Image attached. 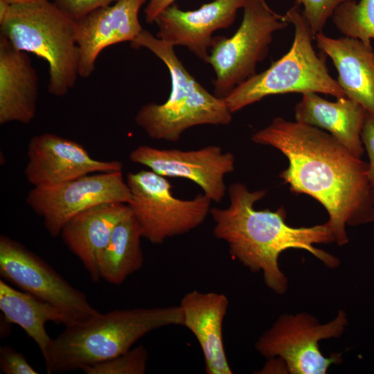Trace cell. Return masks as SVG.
I'll return each mask as SVG.
<instances>
[{
    "label": "cell",
    "mask_w": 374,
    "mask_h": 374,
    "mask_svg": "<svg viewBox=\"0 0 374 374\" xmlns=\"http://www.w3.org/2000/svg\"><path fill=\"white\" fill-rule=\"evenodd\" d=\"M251 140L272 146L287 157L289 166L279 177L292 192L308 195L323 206L339 245L348 242L347 225L374 222L368 163L330 134L277 117L254 133Z\"/></svg>",
    "instance_id": "cell-1"
},
{
    "label": "cell",
    "mask_w": 374,
    "mask_h": 374,
    "mask_svg": "<svg viewBox=\"0 0 374 374\" xmlns=\"http://www.w3.org/2000/svg\"><path fill=\"white\" fill-rule=\"evenodd\" d=\"M175 0H149L145 9V20L148 23L154 22L157 17L166 8L174 3Z\"/></svg>",
    "instance_id": "cell-29"
},
{
    "label": "cell",
    "mask_w": 374,
    "mask_h": 374,
    "mask_svg": "<svg viewBox=\"0 0 374 374\" xmlns=\"http://www.w3.org/2000/svg\"><path fill=\"white\" fill-rule=\"evenodd\" d=\"M294 109L296 121L326 130L357 157L364 153L362 132L366 111L347 96L330 102L305 93Z\"/></svg>",
    "instance_id": "cell-20"
},
{
    "label": "cell",
    "mask_w": 374,
    "mask_h": 374,
    "mask_svg": "<svg viewBox=\"0 0 374 374\" xmlns=\"http://www.w3.org/2000/svg\"><path fill=\"white\" fill-rule=\"evenodd\" d=\"M130 160L170 177L189 179L197 184L212 202H220L226 193L224 177L233 172L235 157L218 145L184 151L140 145L129 154Z\"/></svg>",
    "instance_id": "cell-12"
},
{
    "label": "cell",
    "mask_w": 374,
    "mask_h": 374,
    "mask_svg": "<svg viewBox=\"0 0 374 374\" xmlns=\"http://www.w3.org/2000/svg\"><path fill=\"white\" fill-rule=\"evenodd\" d=\"M243 9L242 21L235 34L212 40L207 63L216 74L214 95L218 98H225L256 74V64L266 57L274 33L290 24L265 0H246Z\"/></svg>",
    "instance_id": "cell-7"
},
{
    "label": "cell",
    "mask_w": 374,
    "mask_h": 374,
    "mask_svg": "<svg viewBox=\"0 0 374 374\" xmlns=\"http://www.w3.org/2000/svg\"><path fill=\"white\" fill-rule=\"evenodd\" d=\"M246 0H214L199 8L184 11L175 3L155 19L158 37L172 46H186L193 53L208 62V47L213 33L229 27Z\"/></svg>",
    "instance_id": "cell-14"
},
{
    "label": "cell",
    "mask_w": 374,
    "mask_h": 374,
    "mask_svg": "<svg viewBox=\"0 0 374 374\" xmlns=\"http://www.w3.org/2000/svg\"><path fill=\"white\" fill-rule=\"evenodd\" d=\"M180 305L114 310L66 326L44 359L47 373H64L100 362L132 348L152 331L183 326Z\"/></svg>",
    "instance_id": "cell-3"
},
{
    "label": "cell",
    "mask_w": 374,
    "mask_h": 374,
    "mask_svg": "<svg viewBox=\"0 0 374 374\" xmlns=\"http://www.w3.org/2000/svg\"><path fill=\"white\" fill-rule=\"evenodd\" d=\"M0 275L21 290L58 308L68 319L69 325L100 313L84 292L73 287L44 259L3 235L0 236Z\"/></svg>",
    "instance_id": "cell-10"
},
{
    "label": "cell",
    "mask_w": 374,
    "mask_h": 374,
    "mask_svg": "<svg viewBox=\"0 0 374 374\" xmlns=\"http://www.w3.org/2000/svg\"><path fill=\"white\" fill-rule=\"evenodd\" d=\"M130 199L122 171H114L89 174L48 187H33L26 202L43 218L49 235L57 237L78 213L107 202L127 204Z\"/></svg>",
    "instance_id": "cell-11"
},
{
    "label": "cell",
    "mask_w": 374,
    "mask_h": 374,
    "mask_svg": "<svg viewBox=\"0 0 374 374\" xmlns=\"http://www.w3.org/2000/svg\"><path fill=\"white\" fill-rule=\"evenodd\" d=\"M229 204L225 208L213 207L210 215L215 223L213 235L224 241L230 256L251 272L261 271L266 285L278 294H283L288 279L280 270L278 258L289 249L305 250L326 267L339 266V260L314 244L335 242L328 222L310 227H292L285 222L286 212L282 206L275 211L256 210L255 204L267 191H251L242 183L228 188Z\"/></svg>",
    "instance_id": "cell-2"
},
{
    "label": "cell",
    "mask_w": 374,
    "mask_h": 374,
    "mask_svg": "<svg viewBox=\"0 0 374 374\" xmlns=\"http://www.w3.org/2000/svg\"><path fill=\"white\" fill-rule=\"evenodd\" d=\"M183 326L195 337L202 349L207 374H232L222 336V326L229 306L222 293L193 290L179 304Z\"/></svg>",
    "instance_id": "cell-16"
},
{
    "label": "cell",
    "mask_w": 374,
    "mask_h": 374,
    "mask_svg": "<svg viewBox=\"0 0 374 374\" xmlns=\"http://www.w3.org/2000/svg\"><path fill=\"white\" fill-rule=\"evenodd\" d=\"M332 18L344 36L368 44L374 39V0L343 3L335 10Z\"/></svg>",
    "instance_id": "cell-23"
},
{
    "label": "cell",
    "mask_w": 374,
    "mask_h": 374,
    "mask_svg": "<svg viewBox=\"0 0 374 374\" xmlns=\"http://www.w3.org/2000/svg\"><path fill=\"white\" fill-rule=\"evenodd\" d=\"M148 352L141 345L111 359L83 367L86 374H143Z\"/></svg>",
    "instance_id": "cell-24"
},
{
    "label": "cell",
    "mask_w": 374,
    "mask_h": 374,
    "mask_svg": "<svg viewBox=\"0 0 374 374\" xmlns=\"http://www.w3.org/2000/svg\"><path fill=\"white\" fill-rule=\"evenodd\" d=\"M1 34L17 50L33 53L49 66L48 92L65 96L75 86L79 51L76 21L51 1L10 4L0 21Z\"/></svg>",
    "instance_id": "cell-5"
},
{
    "label": "cell",
    "mask_w": 374,
    "mask_h": 374,
    "mask_svg": "<svg viewBox=\"0 0 374 374\" xmlns=\"http://www.w3.org/2000/svg\"><path fill=\"white\" fill-rule=\"evenodd\" d=\"M299 7L295 3L284 15L294 27L290 51L224 98L232 114L269 95L312 92L337 98L346 96L337 80L329 74L324 57L317 55L312 46L314 37Z\"/></svg>",
    "instance_id": "cell-6"
},
{
    "label": "cell",
    "mask_w": 374,
    "mask_h": 374,
    "mask_svg": "<svg viewBox=\"0 0 374 374\" xmlns=\"http://www.w3.org/2000/svg\"><path fill=\"white\" fill-rule=\"evenodd\" d=\"M0 310L6 321L20 326L33 339L44 359L53 341L45 328L46 323H69L66 317L56 307L30 293L13 288L2 279Z\"/></svg>",
    "instance_id": "cell-21"
},
{
    "label": "cell",
    "mask_w": 374,
    "mask_h": 374,
    "mask_svg": "<svg viewBox=\"0 0 374 374\" xmlns=\"http://www.w3.org/2000/svg\"><path fill=\"white\" fill-rule=\"evenodd\" d=\"M141 228L130 213L114 229L98 260L100 278L116 285L122 284L143 265Z\"/></svg>",
    "instance_id": "cell-22"
},
{
    "label": "cell",
    "mask_w": 374,
    "mask_h": 374,
    "mask_svg": "<svg viewBox=\"0 0 374 374\" xmlns=\"http://www.w3.org/2000/svg\"><path fill=\"white\" fill-rule=\"evenodd\" d=\"M130 213L126 203H104L78 213L63 226V242L82 262L93 281L100 278L98 260L114 228Z\"/></svg>",
    "instance_id": "cell-17"
},
{
    "label": "cell",
    "mask_w": 374,
    "mask_h": 374,
    "mask_svg": "<svg viewBox=\"0 0 374 374\" xmlns=\"http://www.w3.org/2000/svg\"><path fill=\"white\" fill-rule=\"evenodd\" d=\"M317 46L330 57L337 82L346 96L374 116V48L371 44L350 37L332 38L322 32L315 35Z\"/></svg>",
    "instance_id": "cell-18"
},
{
    "label": "cell",
    "mask_w": 374,
    "mask_h": 374,
    "mask_svg": "<svg viewBox=\"0 0 374 374\" xmlns=\"http://www.w3.org/2000/svg\"><path fill=\"white\" fill-rule=\"evenodd\" d=\"M0 369L4 374H37L23 354L10 346L0 348Z\"/></svg>",
    "instance_id": "cell-27"
},
{
    "label": "cell",
    "mask_w": 374,
    "mask_h": 374,
    "mask_svg": "<svg viewBox=\"0 0 374 374\" xmlns=\"http://www.w3.org/2000/svg\"><path fill=\"white\" fill-rule=\"evenodd\" d=\"M130 44L150 50L165 64L171 78L168 100L143 105L135 116V123L151 139L177 143L190 127L231 123L232 113L224 98L211 94L196 81L177 57L174 46L144 29Z\"/></svg>",
    "instance_id": "cell-4"
},
{
    "label": "cell",
    "mask_w": 374,
    "mask_h": 374,
    "mask_svg": "<svg viewBox=\"0 0 374 374\" xmlns=\"http://www.w3.org/2000/svg\"><path fill=\"white\" fill-rule=\"evenodd\" d=\"M118 0H53L55 5L66 16L78 21L95 10Z\"/></svg>",
    "instance_id": "cell-26"
},
{
    "label": "cell",
    "mask_w": 374,
    "mask_h": 374,
    "mask_svg": "<svg viewBox=\"0 0 374 374\" xmlns=\"http://www.w3.org/2000/svg\"><path fill=\"white\" fill-rule=\"evenodd\" d=\"M146 0H118L95 10L76 21L79 51L78 74L86 78L95 69L96 61L105 48L133 41L142 31L139 12Z\"/></svg>",
    "instance_id": "cell-15"
},
{
    "label": "cell",
    "mask_w": 374,
    "mask_h": 374,
    "mask_svg": "<svg viewBox=\"0 0 374 374\" xmlns=\"http://www.w3.org/2000/svg\"><path fill=\"white\" fill-rule=\"evenodd\" d=\"M126 182L131 192L127 204L143 238L153 244L191 231L210 213L212 201L205 195L179 199L173 195L172 186L166 177L151 170L129 172Z\"/></svg>",
    "instance_id": "cell-8"
},
{
    "label": "cell",
    "mask_w": 374,
    "mask_h": 374,
    "mask_svg": "<svg viewBox=\"0 0 374 374\" xmlns=\"http://www.w3.org/2000/svg\"><path fill=\"white\" fill-rule=\"evenodd\" d=\"M348 319L339 310L331 321L321 324L308 313L283 314L262 333L255 344L256 350L266 358L280 357L292 374H325L332 364L341 363L340 354L325 357L321 340L338 338L344 332Z\"/></svg>",
    "instance_id": "cell-9"
},
{
    "label": "cell",
    "mask_w": 374,
    "mask_h": 374,
    "mask_svg": "<svg viewBox=\"0 0 374 374\" xmlns=\"http://www.w3.org/2000/svg\"><path fill=\"white\" fill-rule=\"evenodd\" d=\"M25 175L34 187H48L96 172L122 171L118 161L92 158L76 141L44 133L31 138Z\"/></svg>",
    "instance_id": "cell-13"
},
{
    "label": "cell",
    "mask_w": 374,
    "mask_h": 374,
    "mask_svg": "<svg viewBox=\"0 0 374 374\" xmlns=\"http://www.w3.org/2000/svg\"><path fill=\"white\" fill-rule=\"evenodd\" d=\"M361 136L368 157V179L374 195V116L368 113L366 114Z\"/></svg>",
    "instance_id": "cell-28"
},
{
    "label": "cell",
    "mask_w": 374,
    "mask_h": 374,
    "mask_svg": "<svg viewBox=\"0 0 374 374\" xmlns=\"http://www.w3.org/2000/svg\"><path fill=\"white\" fill-rule=\"evenodd\" d=\"M10 4L4 0H0V21L7 15Z\"/></svg>",
    "instance_id": "cell-30"
},
{
    "label": "cell",
    "mask_w": 374,
    "mask_h": 374,
    "mask_svg": "<svg viewBox=\"0 0 374 374\" xmlns=\"http://www.w3.org/2000/svg\"><path fill=\"white\" fill-rule=\"evenodd\" d=\"M357 0H295V3L303 7L302 14L307 20L312 33L315 35L322 32L328 19L341 3Z\"/></svg>",
    "instance_id": "cell-25"
},
{
    "label": "cell",
    "mask_w": 374,
    "mask_h": 374,
    "mask_svg": "<svg viewBox=\"0 0 374 374\" xmlns=\"http://www.w3.org/2000/svg\"><path fill=\"white\" fill-rule=\"evenodd\" d=\"M9 3L10 4L21 3H28L37 1H44V0H4ZM51 1V0H47Z\"/></svg>",
    "instance_id": "cell-31"
},
{
    "label": "cell",
    "mask_w": 374,
    "mask_h": 374,
    "mask_svg": "<svg viewBox=\"0 0 374 374\" xmlns=\"http://www.w3.org/2000/svg\"><path fill=\"white\" fill-rule=\"evenodd\" d=\"M38 77L26 52L0 35V124L29 123L35 117Z\"/></svg>",
    "instance_id": "cell-19"
}]
</instances>
